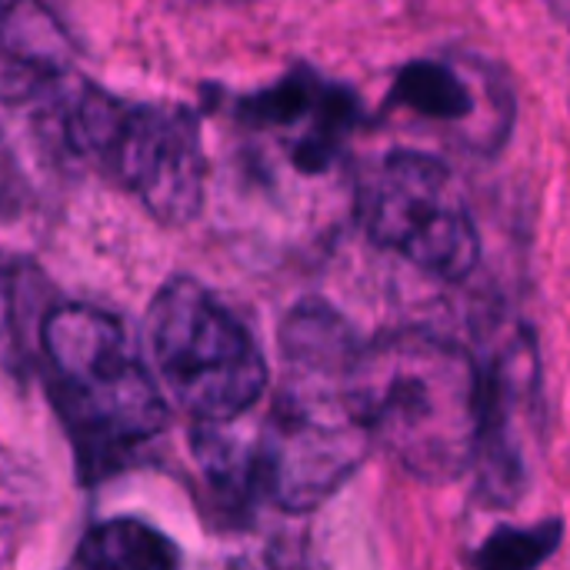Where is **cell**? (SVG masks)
<instances>
[{"label": "cell", "mask_w": 570, "mask_h": 570, "mask_svg": "<svg viewBox=\"0 0 570 570\" xmlns=\"http://www.w3.org/2000/svg\"><path fill=\"white\" fill-rule=\"evenodd\" d=\"M37 287L40 277L30 264L0 257V361L3 364H23L30 361L27 334L30 317L37 307Z\"/></svg>", "instance_id": "7c38bea8"}, {"label": "cell", "mask_w": 570, "mask_h": 570, "mask_svg": "<svg viewBox=\"0 0 570 570\" xmlns=\"http://www.w3.org/2000/svg\"><path fill=\"white\" fill-rule=\"evenodd\" d=\"M561 544V521L534 528H504L491 534L471 558L474 570H538Z\"/></svg>", "instance_id": "4fadbf2b"}, {"label": "cell", "mask_w": 570, "mask_h": 570, "mask_svg": "<svg viewBox=\"0 0 570 570\" xmlns=\"http://www.w3.org/2000/svg\"><path fill=\"white\" fill-rule=\"evenodd\" d=\"M541 424V361L534 337L518 331L491 364L484 381L481 441H478V494L491 508L514 504L531 474L534 438Z\"/></svg>", "instance_id": "52a82bcc"}, {"label": "cell", "mask_w": 570, "mask_h": 570, "mask_svg": "<svg viewBox=\"0 0 570 570\" xmlns=\"http://www.w3.org/2000/svg\"><path fill=\"white\" fill-rule=\"evenodd\" d=\"M67 147L100 177L134 194L157 220L187 224L204 200L200 127L174 104H130L80 83L60 97Z\"/></svg>", "instance_id": "277c9868"}, {"label": "cell", "mask_w": 570, "mask_h": 570, "mask_svg": "<svg viewBox=\"0 0 570 570\" xmlns=\"http://www.w3.org/2000/svg\"><path fill=\"white\" fill-rule=\"evenodd\" d=\"M67 43L43 7H0V100L17 104L57 87Z\"/></svg>", "instance_id": "9c48e42d"}, {"label": "cell", "mask_w": 570, "mask_h": 570, "mask_svg": "<svg viewBox=\"0 0 570 570\" xmlns=\"http://www.w3.org/2000/svg\"><path fill=\"white\" fill-rule=\"evenodd\" d=\"M37 354L87 478L164 431V394L114 314L90 304L50 307Z\"/></svg>", "instance_id": "3957f363"}, {"label": "cell", "mask_w": 570, "mask_h": 570, "mask_svg": "<svg viewBox=\"0 0 570 570\" xmlns=\"http://www.w3.org/2000/svg\"><path fill=\"white\" fill-rule=\"evenodd\" d=\"M77 564L83 570H184V558L164 531L134 518H114L83 534Z\"/></svg>", "instance_id": "30bf717a"}, {"label": "cell", "mask_w": 570, "mask_h": 570, "mask_svg": "<svg viewBox=\"0 0 570 570\" xmlns=\"http://www.w3.org/2000/svg\"><path fill=\"white\" fill-rule=\"evenodd\" d=\"M351 401L371 441L407 474L448 484L474 468L484 377L474 357L431 331H394L357 351Z\"/></svg>", "instance_id": "7a4b0ae2"}, {"label": "cell", "mask_w": 570, "mask_h": 570, "mask_svg": "<svg viewBox=\"0 0 570 570\" xmlns=\"http://www.w3.org/2000/svg\"><path fill=\"white\" fill-rule=\"evenodd\" d=\"M361 220L374 244L441 281H464L481 261L468 194L438 157L387 154L361 190Z\"/></svg>", "instance_id": "8992f818"}, {"label": "cell", "mask_w": 570, "mask_h": 570, "mask_svg": "<svg viewBox=\"0 0 570 570\" xmlns=\"http://www.w3.org/2000/svg\"><path fill=\"white\" fill-rule=\"evenodd\" d=\"M357 344L324 304H301L281 327L284 384L250 458V481L284 511H314L367 458L351 401Z\"/></svg>", "instance_id": "6da1fadb"}, {"label": "cell", "mask_w": 570, "mask_h": 570, "mask_svg": "<svg viewBox=\"0 0 570 570\" xmlns=\"http://www.w3.org/2000/svg\"><path fill=\"white\" fill-rule=\"evenodd\" d=\"M147 347L167 394L207 428L250 411L267 387L254 334L190 277H174L154 294Z\"/></svg>", "instance_id": "5b68a950"}, {"label": "cell", "mask_w": 570, "mask_h": 570, "mask_svg": "<svg viewBox=\"0 0 570 570\" xmlns=\"http://www.w3.org/2000/svg\"><path fill=\"white\" fill-rule=\"evenodd\" d=\"M40 511L37 478L0 451V568L13 558L20 538Z\"/></svg>", "instance_id": "5bb4252c"}, {"label": "cell", "mask_w": 570, "mask_h": 570, "mask_svg": "<svg viewBox=\"0 0 570 570\" xmlns=\"http://www.w3.org/2000/svg\"><path fill=\"white\" fill-rule=\"evenodd\" d=\"M354 114L357 107L351 94L321 83L317 77H287L274 90L244 104V117L250 124L294 130V160L307 170H324L334 160Z\"/></svg>", "instance_id": "ba28073f"}, {"label": "cell", "mask_w": 570, "mask_h": 570, "mask_svg": "<svg viewBox=\"0 0 570 570\" xmlns=\"http://www.w3.org/2000/svg\"><path fill=\"white\" fill-rule=\"evenodd\" d=\"M394 104L411 107L421 117L431 120H464L474 110V97L471 87L464 83V77L458 70H451L441 60H414L397 73Z\"/></svg>", "instance_id": "8fae6325"}]
</instances>
